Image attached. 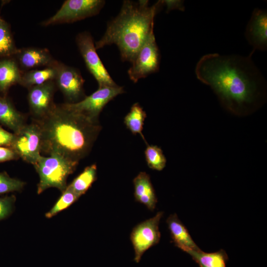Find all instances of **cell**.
<instances>
[{
  "instance_id": "cell-1",
  "label": "cell",
  "mask_w": 267,
  "mask_h": 267,
  "mask_svg": "<svg viewBox=\"0 0 267 267\" xmlns=\"http://www.w3.org/2000/svg\"><path fill=\"white\" fill-rule=\"evenodd\" d=\"M251 57L205 54L196 65V78L210 86L229 108L250 104L264 80Z\"/></svg>"
},
{
  "instance_id": "cell-2",
  "label": "cell",
  "mask_w": 267,
  "mask_h": 267,
  "mask_svg": "<svg viewBox=\"0 0 267 267\" xmlns=\"http://www.w3.org/2000/svg\"><path fill=\"white\" fill-rule=\"evenodd\" d=\"M39 127L41 152L78 162L89 153L101 129L98 123L68 108L55 104L44 117L33 120Z\"/></svg>"
},
{
  "instance_id": "cell-3",
  "label": "cell",
  "mask_w": 267,
  "mask_h": 267,
  "mask_svg": "<svg viewBox=\"0 0 267 267\" xmlns=\"http://www.w3.org/2000/svg\"><path fill=\"white\" fill-rule=\"evenodd\" d=\"M163 6L162 0L152 5L146 0H124L118 15L108 23L104 34L95 43V48L115 44L122 60L132 63L153 31L154 17Z\"/></svg>"
},
{
  "instance_id": "cell-4",
  "label": "cell",
  "mask_w": 267,
  "mask_h": 267,
  "mask_svg": "<svg viewBox=\"0 0 267 267\" xmlns=\"http://www.w3.org/2000/svg\"><path fill=\"white\" fill-rule=\"evenodd\" d=\"M78 163L56 154L41 156L33 165L40 178L38 194L50 187L63 192L67 186L68 176L74 172Z\"/></svg>"
},
{
  "instance_id": "cell-5",
  "label": "cell",
  "mask_w": 267,
  "mask_h": 267,
  "mask_svg": "<svg viewBox=\"0 0 267 267\" xmlns=\"http://www.w3.org/2000/svg\"><path fill=\"white\" fill-rule=\"evenodd\" d=\"M105 3L103 0H66L54 15L41 24L47 26L80 21L98 14Z\"/></svg>"
},
{
  "instance_id": "cell-6",
  "label": "cell",
  "mask_w": 267,
  "mask_h": 267,
  "mask_svg": "<svg viewBox=\"0 0 267 267\" xmlns=\"http://www.w3.org/2000/svg\"><path fill=\"white\" fill-rule=\"evenodd\" d=\"M76 42L86 67L97 81L98 88L118 86L110 76L97 53L90 34L86 31L78 34Z\"/></svg>"
},
{
  "instance_id": "cell-7",
  "label": "cell",
  "mask_w": 267,
  "mask_h": 267,
  "mask_svg": "<svg viewBox=\"0 0 267 267\" xmlns=\"http://www.w3.org/2000/svg\"><path fill=\"white\" fill-rule=\"evenodd\" d=\"M160 55L152 31L141 47L128 71L130 79L136 83L139 79L157 72L159 69Z\"/></svg>"
},
{
  "instance_id": "cell-8",
  "label": "cell",
  "mask_w": 267,
  "mask_h": 267,
  "mask_svg": "<svg viewBox=\"0 0 267 267\" xmlns=\"http://www.w3.org/2000/svg\"><path fill=\"white\" fill-rule=\"evenodd\" d=\"M14 136L10 146L24 161L34 165L41 157V134L38 124L34 121L25 124Z\"/></svg>"
},
{
  "instance_id": "cell-9",
  "label": "cell",
  "mask_w": 267,
  "mask_h": 267,
  "mask_svg": "<svg viewBox=\"0 0 267 267\" xmlns=\"http://www.w3.org/2000/svg\"><path fill=\"white\" fill-rule=\"evenodd\" d=\"M125 92L122 87H102L75 103H65L69 109L79 113L90 121L98 123L99 114L104 106L117 95Z\"/></svg>"
},
{
  "instance_id": "cell-10",
  "label": "cell",
  "mask_w": 267,
  "mask_h": 267,
  "mask_svg": "<svg viewBox=\"0 0 267 267\" xmlns=\"http://www.w3.org/2000/svg\"><path fill=\"white\" fill-rule=\"evenodd\" d=\"M163 216V212H159L154 217L141 222L133 229L130 239L134 252L135 263H139L143 254L159 242L161 233L159 225Z\"/></svg>"
},
{
  "instance_id": "cell-11",
  "label": "cell",
  "mask_w": 267,
  "mask_h": 267,
  "mask_svg": "<svg viewBox=\"0 0 267 267\" xmlns=\"http://www.w3.org/2000/svg\"><path fill=\"white\" fill-rule=\"evenodd\" d=\"M54 82L67 100V103L80 101L86 96L84 89V80L77 69L58 61Z\"/></svg>"
},
{
  "instance_id": "cell-12",
  "label": "cell",
  "mask_w": 267,
  "mask_h": 267,
  "mask_svg": "<svg viewBox=\"0 0 267 267\" xmlns=\"http://www.w3.org/2000/svg\"><path fill=\"white\" fill-rule=\"evenodd\" d=\"M27 95L29 110L32 120H39L45 116L55 104L54 95L56 86L54 80L31 87Z\"/></svg>"
},
{
  "instance_id": "cell-13",
  "label": "cell",
  "mask_w": 267,
  "mask_h": 267,
  "mask_svg": "<svg viewBox=\"0 0 267 267\" xmlns=\"http://www.w3.org/2000/svg\"><path fill=\"white\" fill-rule=\"evenodd\" d=\"M245 35L253 47L250 55L256 50H266L267 48V12L266 10L255 9L247 25Z\"/></svg>"
},
{
  "instance_id": "cell-14",
  "label": "cell",
  "mask_w": 267,
  "mask_h": 267,
  "mask_svg": "<svg viewBox=\"0 0 267 267\" xmlns=\"http://www.w3.org/2000/svg\"><path fill=\"white\" fill-rule=\"evenodd\" d=\"M13 57L20 69L26 71L41 67L50 66L57 61L47 48L35 47L18 49Z\"/></svg>"
},
{
  "instance_id": "cell-15",
  "label": "cell",
  "mask_w": 267,
  "mask_h": 267,
  "mask_svg": "<svg viewBox=\"0 0 267 267\" xmlns=\"http://www.w3.org/2000/svg\"><path fill=\"white\" fill-rule=\"evenodd\" d=\"M166 222L172 242L176 247L186 253L199 248L176 214L171 215Z\"/></svg>"
},
{
  "instance_id": "cell-16",
  "label": "cell",
  "mask_w": 267,
  "mask_h": 267,
  "mask_svg": "<svg viewBox=\"0 0 267 267\" xmlns=\"http://www.w3.org/2000/svg\"><path fill=\"white\" fill-rule=\"evenodd\" d=\"M134 196L136 202L153 211L157 198L152 184L150 176L146 173L140 172L134 179Z\"/></svg>"
},
{
  "instance_id": "cell-17",
  "label": "cell",
  "mask_w": 267,
  "mask_h": 267,
  "mask_svg": "<svg viewBox=\"0 0 267 267\" xmlns=\"http://www.w3.org/2000/svg\"><path fill=\"white\" fill-rule=\"evenodd\" d=\"M0 124L14 133L18 132L26 124L25 115L16 109L7 95L0 97Z\"/></svg>"
},
{
  "instance_id": "cell-18",
  "label": "cell",
  "mask_w": 267,
  "mask_h": 267,
  "mask_svg": "<svg viewBox=\"0 0 267 267\" xmlns=\"http://www.w3.org/2000/svg\"><path fill=\"white\" fill-rule=\"evenodd\" d=\"M22 71L14 57L0 59V92L6 95L10 88L20 84Z\"/></svg>"
},
{
  "instance_id": "cell-19",
  "label": "cell",
  "mask_w": 267,
  "mask_h": 267,
  "mask_svg": "<svg viewBox=\"0 0 267 267\" xmlns=\"http://www.w3.org/2000/svg\"><path fill=\"white\" fill-rule=\"evenodd\" d=\"M57 61L53 65L41 69H33L23 72L20 85L27 89L54 80L57 72Z\"/></svg>"
},
{
  "instance_id": "cell-20",
  "label": "cell",
  "mask_w": 267,
  "mask_h": 267,
  "mask_svg": "<svg viewBox=\"0 0 267 267\" xmlns=\"http://www.w3.org/2000/svg\"><path fill=\"white\" fill-rule=\"evenodd\" d=\"M187 254L200 267H226L228 260L226 252L221 249L212 253H206L200 248L189 251Z\"/></svg>"
},
{
  "instance_id": "cell-21",
  "label": "cell",
  "mask_w": 267,
  "mask_h": 267,
  "mask_svg": "<svg viewBox=\"0 0 267 267\" xmlns=\"http://www.w3.org/2000/svg\"><path fill=\"white\" fill-rule=\"evenodd\" d=\"M97 178V167L92 164L85 168L67 187L80 197L85 194Z\"/></svg>"
},
{
  "instance_id": "cell-22",
  "label": "cell",
  "mask_w": 267,
  "mask_h": 267,
  "mask_svg": "<svg viewBox=\"0 0 267 267\" xmlns=\"http://www.w3.org/2000/svg\"><path fill=\"white\" fill-rule=\"evenodd\" d=\"M146 117L145 111L138 103H135L132 105L130 111L125 116L124 123L133 134H139L146 144H148L142 134L143 126Z\"/></svg>"
},
{
  "instance_id": "cell-23",
  "label": "cell",
  "mask_w": 267,
  "mask_h": 267,
  "mask_svg": "<svg viewBox=\"0 0 267 267\" xmlns=\"http://www.w3.org/2000/svg\"><path fill=\"white\" fill-rule=\"evenodd\" d=\"M18 50L9 25L0 18V58L13 57Z\"/></svg>"
},
{
  "instance_id": "cell-24",
  "label": "cell",
  "mask_w": 267,
  "mask_h": 267,
  "mask_svg": "<svg viewBox=\"0 0 267 267\" xmlns=\"http://www.w3.org/2000/svg\"><path fill=\"white\" fill-rule=\"evenodd\" d=\"M145 156L147 165L150 169L160 171L165 167L166 157L162 149L157 145L147 144Z\"/></svg>"
},
{
  "instance_id": "cell-25",
  "label": "cell",
  "mask_w": 267,
  "mask_h": 267,
  "mask_svg": "<svg viewBox=\"0 0 267 267\" xmlns=\"http://www.w3.org/2000/svg\"><path fill=\"white\" fill-rule=\"evenodd\" d=\"M62 193L61 196L55 205L50 211L45 214V216L46 218H50L60 212L67 208L80 197L79 195L67 186L65 190Z\"/></svg>"
},
{
  "instance_id": "cell-26",
  "label": "cell",
  "mask_w": 267,
  "mask_h": 267,
  "mask_svg": "<svg viewBox=\"0 0 267 267\" xmlns=\"http://www.w3.org/2000/svg\"><path fill=\"white\" fill-rule=\"evenodd\" d=\"M25 182L10 177L5 172H0V194L19 191L24 187Z\"/></svg>"
},
{
  "instance_id": "cell-27",
  "label": "cell",
  "mask_w": 267,
  "mask_h": 267,
  "mask_svg": "<svg viewBox=\"0 0 267 267\" xmlns=\"http://www.w3.org/2000/svg\"><path fill=\"white\" fill-rule=\"evenodd\" d=\"M15 200L14 195L0 197V221L5 219L12 213Z\"/></svg>"
},
{
  "instance_id": "cell-28",
  "label": "cell",
  "mask_w": 267,
  "mask_h": 267,
  "mask_svg": "<svg viewBox=\"0 0 267 267\" xmlns=\"http://www.w3.org/2000/svg\"><path fill=\"white\" fill-rule=\"evenodd\" d=\"M15 151L10 147L0 146V163L19 159Z\"/></svg>"
},
{
  "instance_id": "cell-29",
  "label": "cell",
  "mask_w": 267,
  "mask_h": 267,
  "mask_svg": "<svg viewBox=\"0 0 267 267\" xmlns=\"http://www.w3.org/2000/svg\"><path fill=\"white\" fill-rule=\"evenodd\" d=\"M14 136V134L5 130L0 126V146L10 147Z\"/></svg>"
},
{
  "instance_id": "cell-30",
  "label": "cell",
  "mask_w": 267,
  "mask_h": 267,
  "mask_svg": "<svg viewBox=\"0 0 267 267\" xmlns=\"http://www.w3.org/2000/svg\"><path fill=\"white\" fill-rule=\"evenodd\" d=\"M162 2L163 6H166L167 12L174 9H178L181 11H184L185 9L183 1L182 0H162Z\"/></svg>"
},
{
  "instance_id": "cell-31",
  "label": "cell",
  "mask_w": 267,
  "mask_h": 267,
  "mask_svg": "<svg viewBox=\"0 0 267 267\" xmlns=\"http://www.w3.org/2000/svg\"><path fill=\"white\" fill-rule=\"evenodd\" d=\"M0 18H1V17H0Z\"/></svg>"
},
{
  "instance_id": "cell-32",
  "label": "cell",
  "mask_w": 267,
  "mask_h": 267,
  "mask_svg": "<svg viewBox=\"0 0 267 267\" xmlns=\"http://www.w3.org/2000/svg\"><path fill=\"white\" fill-rule=\"evenodd\" d=\"M1 96H0V97Z\"/></svg>"
}]
</instances>
